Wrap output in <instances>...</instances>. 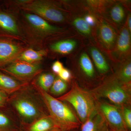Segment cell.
Segmentation results:
<instances>
[{"label":"cell","instance_id":"cell-30","mask_svg":"<svg viewBox=\"0 0 131 131\" xmlns=\"http://www.w3.org/2000/svg\"><path fill=\"white\" fill-rule=\"evenodd\" d=\"M127 28L130 32H131V16L129 14L127 18Z\"/></svg>","mask_w":131,"mask_h":131},{"label":"cell","instance_id":"cell-23","mask_svg":"<svg viewBox=\"0 0 131 131\" xmlns=\"http://www.w3.org/2000/svg\"><path fill=\"white\" fill-rule=\"evenodd\" d=\"M56 78V75L54 73H42L38 75L37 79L33 81L43 90L49 93Z\"/></svg>","mask_w":131,"mask_h":131},{"label":"cell","instance_id":"cell-12","mask_svg":"<svg viewBox=\"0 0 131 131\" xmlns=\"http://www.w3.org/2000/svg\"><path fill=\"white\" fill-rule=\"evenodd\" d=\"M18 120L8 106L0 107V131H20Z\"/></svg>","mask_w":131,"mask_h":131},{"label":"cell","instance_id":"cell-33","mask_svg":"<svg viewBox=\"0 0 131 131\" xmlns=\"http://www.w3.org/2000/svg\"><path fill=\"white\" fill-rule=\"evenodd\" d=\"M105 131H110V130H109V127H108L107 129H106V130Z\"/></svg>","mask_w":131,"mask_h":131},{"label":"cell","instance_id":"cell-4","mask_svg":"<svg viewBox=\"0 0 131 131\" xmlns=\"http://www.w3.org/2000/svg\"><path fill=\"white\" fill-rule=\"evenodd\" d=\"M73 107L81 124L96 110V100L91 92L78 86L74 81L71 89L57 98Z\"/></svg>","mask_w":131,"mask_h":131},{"label":"cell","instance_id":"cell-20","mask_svg":"<svg viewBox=\"0 0 131 131\" xmlns=\"http://www.w3.org/2000/svg\"><path fill=\"white\" fill-rule=\"evenodd\" d=\"M109 7V18L113 23L116 25L122 24L125 16V9L122 4L116 3L112 4Z\"/></svg>","mask_w":131,"mask_h":131},{"label":"cell","instance_id":"cell-27","mask_svg":"<svg viewBox=\"0 0 131 131\" xmlns=\"http://www.w3.org/2000/svg\"><path fill=\"white\" fill-rule=\"evenodd\" d=\"M58 77L64 81H70L72 78V74L70 71L66 68H63L58 74Z\"/></svg>","mask_w":131,"mask_h":131},{"label":"cell","instance_id":"cell-35","mask_svg":"<svg viewBox=\"0 0 131 131\" xmlns=\"http://www.w3.org/2000/svg\"><path fill=\"white\" fill-rule=\"evenodd\" d=\"M54 130H53V131H54Z\"/></svg>","mask_w":131,"mask_h":131},{"label":"cell","instance_id":"cell-24","mask_svg":"<svg viewBox=\"0 0 131 131\" xmlns=\"http://www.w3.org/2000/svg\"><path fill=\"white\" fill-rule=\"evenodd\" d=\"M68 88L67 82L61 80L58 77L55 79L49 93L54 95H60L65 93Z\"/></svg>","mask_w":131,"mask_h":131},{"label":"cell","instance_id":"cell-14","mask_svg":"<svg viewBox=\"0 0 131 131\" xmlns=\"http://www.w3.org/2000/svg\"><path fill=\"white\" fill-rule=\"evenodd\" d=\"M29 84L20 81L0 70V90L9 95Z\"/></svg>","mask_w":131,"mask_h":131},{"label":"cell","instance_id":"cell-32","mask_svg":"<svg viewBox=\"0 0 131 131\" xmlns=\"http://www.w3.org/2000/svg\"><path fill=\"white\" fill-rule=\"evenodd\" d=\"M109 130H110V131H120L115 130H112V129H109Z\"/></svg>","mask_w":131,"mask_h":131},{"label":"cell","instance_id":"cell-2","mask_svg":"<svg viewBox=\"0 0 131 131\" xmlns=\"http://www.w3.org/2000/svg\"><path fill=\"white\" fill-rule=\"evenodd\" d=\"M31 84L39 95L49 116L58 129L62 131H71L80 127L81 123L69 104L55 98L33 81Z\"/></svg>","mask_w":131,"mask_h":131},{"label":"cell","instance_id":"cell-6","mask_svg":"<svg viewBox=\"0 0 131 131\" xmlns=\"http://www.w3.org/2000/svg\"><path fill=\"white\" fill-rule=\"evenodd\" d=\"M0 70L20 81L26 83L40 74L42 71L38 63H30L24 61L15 60L4 67Z\"/></svg>","mask_w":131,"mask_h":131},{"label":"cell","instance_id":"cell-28","mask_svg":"<svg viewBox=\"0 0 131 131\" xmlns=\"http://www.w3.org/2000/svg\"><path fill=\"white\" fill-rule=\"evenodd\" d=\"M9 95L4 91L0 90V107H5L7 106L8 101Z\"/></svg>","mask_w":131,"mask_h":131},{"label":"cell","instance_id":"cell-21","mask_svg":"<svg viewBox=\"0 0 131 131\" xmlns=\"http://www.w3.org/2000/svg\"><path fill=\"white\" fill-rule=\"evenodd\" d=\"M45 54L44 51H37L32 49L24 51L20 54L16 60H19L30 63H37L43 59Z\"/></svg>","mask_w":131,"mask_h":131},{"label":"cell","instance_id":"cell-3","mask_svg":"<svg viewBox=\"0 0 131 131\" xmlns=\"http://www.w3.org/2000/svg\"><path fill=\"white\" fill-rule=\"evenodd\" d=\"M91 93L95 100L105 98L120 107H129L131 104V84L123 83L115 75L103 81Z\"/></svg>","mask_w":131,"mask_h":131},{"label":"cell","instance_id":"cell-31","mask_svg":"<svg viewBox=\"0 0 131 131\" xmlns=\"http://www.w3.org/2000/svg\"><path fill=\"white\" fill-rule=\"evenodd\" d=\"M54 131H62L61 130H60V129H58V128H57V129H55V130H54Z\"/></svg>","mask_w":131,"mask_h":131},{"label":"cell","instance_id":"cell-10","mask_svg":"<svg viewBox=\"0 0 131 131\" xmlns=\"http://www.w3.org/2000/svg\"><path fill=\"white\" fill-rule=\"evenodd\" d=\"M25 17L33 30L42 36L56 35L64 31L63 28L52 25L44 19L33 14L27 13Z\"/></svg>","mask_w":131,"mask_h":131},{"label":"cell","instance_id":"cell-22","mask_svg":"<svg viewBox=\"0 0 131 131\" xmlns=\"http://www.w3.org/2000/svg\"><path fill=\"white\" fill-rule=\"evenodd\" d=\"M115 76L121 82L126 84H131V62L130 59L124 60L117 70Z\"/></svg>","mask_w":131,"mask_h":131},{"label":"cell","instance_id":"cell-9","mask_svg":"<svg viewBox=\"0 0 131 131\" xmlns=\"http://www.w3.org/2000/svg\"><path fill=\"white\" fill-rule=\"evenodd\" d=\"M131 33L127 27H123L117 36V40L112 52V57L115 60H126L131 49Z\"/></svg>","mask_w":131,"mask_h":131},{"label":"cell","instance_id":"cell-25","mask_svg":"<svg viewBox=\"0 0 131 131\" xmlns=\"http://www.w3.org/2000/svg\"><path fill=\"white\" fill-rule=\"evenodd\" d=\"M122 116L124 122L128 131L131 129V110L130 107H121Z\"/></svg>","mask_w":131,"mask_h":131},{"label":"cell","instance_id":"cell-17","mask_svg":"<svg viewBox=\"0 0 131 131\" xmlns=\"http://www.w3.org/2000/svg\"><path fill=\"white\" fill-rule=\"evenodd\" d=\"M58 128L49 115L39 119L26 127V131H52Z\"/></svg>","mask_w":131,"mask_h":131},{"label":"cell","instance_id":"cell-13","mask_svg":"<svg viewBox=\"0 0 131 131\" xmlns=\"http://www.w3.org/2000/svg\"><path fill=\"white\" fill-rule=\"evenodd\" d=\"M80 127L81 131H105L108 127L97 108Z\"/></svg>","mask_w":131,"mask_h":131},{"label":"cell","instance_id":"cell-15","mask_svg":"<svg viewBox=\"0 0 131 131\" xmlns=\"http://www.w3.org/2000/svg\"><path fill=\"white\" fill-rule=\"evenodd\" d=\"M79 45L77 39L73 38L66 39L52 43L50 46L51 51L61 55H66L74 52Z\"/></svg>","mask_w":131,"mask_h":131},{"label":"cell","instance_id":"cell-26","mask_svg":"<svg viewBox=\"0 0 131 131\" xmlns=\"http://www.w3.org/2000/svg\"><path fill=\"white\" fill-rule=\"evenodd\" d=\"M84 20L87 24L91 27H95L97 25L98 19L96 18L94 15L91 13H89L84 14L83 16Z\"/></svg>","mask_w":131,"mask_h":131},{"label":"cell","instance_id":"cell-7","mask_svg":"<svg viewBox=\"0 0 131 131\" xmlns=\"http://www.w3.org/2000/svg\"><path fill=\"white\" fill-rule=\"evenodd\" d=\"M96 108L103 117L109 129L129 131L122 116L121 107L104 101L96 102Z\"/></svg>","mask_w":131,"mask_h":131},{"label":"cell","instance_id":"cell-11","mask_svg":"<svg viewBox=\"0 0 131 131\" xmlns=\"http://www.w3.org/2000/svg\"><path fill=\"white\" fill-rule=\"evenodd\" d=\"M18 45L6 38H0V68L16 60L22 52Z\"/></svg>","mask_w":131,"mask_h":131},{"label":"cell","instance_id":"cell-19","mask_svg":"<svg viewBox=\"0 0 131 131\" xmlns=\"http://www.w3.org/2000/svg\"><path fill=\"white\" fill-rule=\"evenodd\" d=\"M71 20L72 25L78 32L86 37H94L92 28L87 24L83 16L74 15L71 18Z\"/></svg>","mask_w":131,"mask_h":131},{"label":"cell","instance_id":"cell-8","mask_svg":"<svg viewBox=\"0 0 131 131\" xmlns=\"http://www.w3.org/2000/svg\"><path fill=\"white\" fill-rule=\"evenodd\" d=\"M96 28L95 37L100 45L107 51H112L118 36L113 26L108 21L99 18Z\"/></svg>","mask_w":131,"mask_h":131},{"label":"cell","instance_id":"cell-29","mask_svg":"<svg viewBox=\"0 0 131 131\" xmlns=\"http://www.w3.org/2000/svg\"><path fill=\"white\" fill-rule=\"evenodd\" d=\"M63 68V64L59 61H55L52 66V70L55 74L58 75Z\"/></svg>","mask_w":131,"mask_h":131},{"label":"cell","instance_id":"cell-5","mask_svg":"<svg viewBox=\"0 0 131 131\" xmlns=\"http://www.w3.org/2000/svg\"><path fill=\"white\" fill-rule=\"evenodd\" d=\"M22 9L40 16L45 20L56 23H62L67 20L66 11L56 3L50 1H30L21 5Z\"/></svg>","mask_w":131,"mask_h":131},{"label":"cell","instance_id":"cell-16","mask_svg":"<svg viewBox=\"0 0 131 131\" xmlns=\"http://www.w3.org/2000/svg\"><path fill=\"white\" fill-rule=\"evenodd\" d=\"M89 52L99 72L103 74L107 73L110 70V67L105 57L101 52L96 47L92 46L90 48Z\"/></svg>","mask_w":131,"mask_h":131},{"label":"cell","instance_id":"cell-34","mask_svg":"<svg viewBox=\"0 0 131 131\" xmlns=\"http://www.w3.org/2000/svg\"><path fill=\"white\" fill-rule=\"evenodd\" d=\"M71 131H77V129H76V130H71Z\"/></svg>","mask_w":131,"mask_h":131},{"label":"cell","instance_id":"cell-18","mask_svg":"<svg viewBox=\"0 0 131 131\" xmlns=\"http://www.w3.org/2000/svg\"><path fill=\"white\" fill-rule=\"evenodd\" d=\"M78 62L81 70L86 77L91 78L94 77L95 71L93 64L89 55L86 52H81Z\"/></svg>","mask_w":131,"mask_h":131},{"label":"cell","instance_id":"cell-1","mask_svg":"<svg viewBox=\"0 0 131 131\" xmlns=\"http://www.w3.org/2000/svg\"><path fill=\"white\" fill-rule=\"evenodd\" d=\"M7 106L17 117L20 126L26 127L49 115L44 103L31 84L9 95Z\"/></svg>","mask_w":131,"mask_h":131}]
</instances>
